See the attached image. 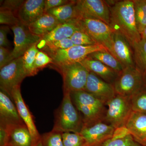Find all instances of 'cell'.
Returning <instances> with one entry per match:
<instances>
[{"label":"cell","instance_id":"ba28073f","mask_svg":"<svg viewBox=\"0 0 146 146\" xmlns=\"http://www.w3.org/2000/svg\"><path fill=\"white\" fill-rule=\"evenodd\" d=\"M75 11L76 19H97L110 24V9L105 1L77 0Z\"/></svg>","mask_w":146,"mask_h":146},{"label":"cell","instance_id":"ee69618b","mask_svg":"<svg viewBox=\"0 0 146 146\" xmlns=\"http://www.w3.org/2000/svg\"><path fill=\"white\" fill-rule=\"evenodd\" d=\"M143 146H146V143L145 144V145H143Z\"/></svg>","mask_w":146,"mask_h":146},{"label":"cell","instance_id":"277c9868","mask_svg":"<svg viewBox=\"0 0 146 146\" xmlns=\"http://www.w3.org/2000/svg\"><path fill=\"white\" fill-rule=\"evenodd\" d=\"M106 106L108 109L103 122L116 129L125 127L133 112L131 98L116 94Z\"/></svg>","mask_w":146,"mask_h":146},{"label":"cell","instance_id":"603a6c76","mask_svg":"<svg viewBox=\"0 0 146 146\" xmlns=\"http://www.w3.org/2000/svg\"><path fill=\"white\" fill-rule=\"evenodd\" d=\"M76 1H71L65 5L52 9L46 13H49L56 18L60 23H63L73 19H76Z\"/></svg>","mask_w":146,"mask_h":146},{"label":"cell","instance_id":"836d02e7","mask_svg":"<svg viewBox=\"0 0 146 146\" xmlns=\"http://www.w3.org/2000/svg\"><path fill=\"white\" fill-rule=\"evenodd\" d=\"M16 14L11 11L0 9V24L12 27L21 23Z\"/></svg>","mask_w":146,"mask_h":146},{"label":"cell","instance_id":"7a4b0ae2","mask_svg":"<svg viewBox=\"0 0 146 146\" xmlns=\"http://www.w3.org/2000/svg\"><path fill=\"white\" fill-rule=\"evenodd\" d=\"M70 94L73 103L82 117L83 126L103 121L107 109L102 102L84 91Z\"/></svg>","mask_w":146,"mask_h":146},{"label":"cell","instance_id":"9c48e42d","mask_svg":"<svg viewBox=\"0 0 146 146\" xmlns=\"http://www.w3.org/2000/svg\"><path fill=\"white\" fill-rule=\"evenodd\" d=\"M27 75L24 68L23 56L11 61L1 68L0 88L11 96L13 88L21 86Z\"/></svg>","mask_w":146,"mask_h":146},{"label":"cell","instance_id":"ab89813d","mask_svg":"<svg viewBox=\"0 0 146 146\" xmlns=\"http://www.w3.org/2000/svg\"><path fill=\"white\" fill-rule=\"evenodd\" d=\"M9 27L7 26L1 27L0 28V47L6 48L8 46L9 43L7 38Z\"/></svg>","mask_w":146,"mask_h":146},{"label":"cell","instance_id":"f1b7e54d","mask_svg":"<svg viewBox=\"0 0 146 146\" xmlns=\"http://www.w3.org/2000/svg\"><path fill=\"white\" fill-rule=\"evenodd\" d=\"M63 132L53 129L41 136L43 146H64L63 141Z\"/></svg>","mask_w":146,"mask_h":146},{"label":"cell","instance_id":"b9f144b4","mask_svg":"<svg viewBox=\"0 0 146 146\" xmlns=\"http://www.w3.org/2000/svg\"><path fill=\"white\" fill-rule=\"evenodd\" d=\"M144 74V83H145V85L146 86V71L143 73Z\"/></svg>","mask_w":146,"mask_h":146},{"label":"cell","instance_id":"7bdbcfd3","mask_svg":"<svg viewBox=\"0 0 146 146\" xmlns=\"http://www.w3.org/2000/svg\"><path fill=\"white\" fill-rule=\"evenodd\" d=\"M35 146H43V145H42V140H41H41H40V141H39V142H38V143H37V144H36V145Z\"/></svg>","mask_w":146,"mask_h":146},{"label":"cell","instance_id":"5bb4252c","mask_svg":"<svg viewBox=\"0 0 146 146\" xmlns=\"http://www.w3.org/2000/svg\"><path fill=\"white\" fill-rule=\"evenodd\" d=\"M84 91L93 95L105 106L116 96L113 84L89 72Z\"/></svg>","mask_w":146,"mask_h":146},{"label":"cell","instance_id":"484cf974","mask_svg":"<svg viewBox=\"0 0 146 146\" xmlns=\"http://www.w3.org/2000/svg\"><path fill=\"white\" fill-rule=\"evenodd\" d=\"M136 26L140 34L146 27V0H133Z\"/></svg>","mask_w":146,"mask_h":146},{"label":"cell","instance_id":"4316f807","mask_svg":"<svg viewBox=\"0 0 146 146\" xmlns=\"http://www.w3.org/2000/svg\"><path fill=\"white\" fill-rule=\"evenodd\" d=\"M38 51L37 43L32 46L23 56L24 67L28 77L35 76L37 74L35 68V62Z\"/></svg>","mask_w":146,"mask_h":146},{"label":"cell","instance_id":"8992f818","mask_svg":"<svg viewBox=\"0 0 146 146\" xmlns=\"http://www.w3.org/2000/svg\"><path fill=\"white\" fill-rule=\"evenodd\" d=\"M107 50L100 45L74 46L66 49L49 53L56 67L76 63H80L89 54L95 52Z\"/></svg>","mask_w":146,"mask_h":146},{"label":"cell","instance_id":"d6a6232c","mask_svg":"<svg viewBox=\"0 0 146 146\" xmlns=\"http://www.w3.org/2000/svg\"><path fill=\"white\" fill-rule=\"evenodd\" d=\"M74 46V45L70 38L47 43L42 48H44L49 53L59 50L66 49Z\"/></svg>","mask_w":146,"mask_h":146},{"label":"cell","instance_id":"e0dca14e","mask_svg":"<svg viewBox=\"0 0 146 146\" xmlns=\"http://www.w3.org/2000/svg\"><path fill=\"white\" fill-rule=\"evenodd\" d=\"M45 0L24 1L16 16L21 23L28 27L45 13Z\"/></svg>","mask_w":146,"mask_h":146},{"label":"cell","instance_id":"7c38bea8","mask_svg":"<svg viewBox=\"0 0 146 146\" xmlns=\"http://www.w3.org/2000/svg\"><path fill=\"white\" fill-rule=\"evenodd\" d=\"M115 130L112 126L101 121L83 126L80 133L85 139L87 146H101L113 137Z\"/></svg>","mask_w":146,"mask_h":146},{"label":"cell","instance_id":"1f68e13d","mask_svg":"<svg viewBox=\"0 0 146 146\" xmlns=\"http://www.w3.org/2000/svg\"><path fill=\"white\" fill-rule=\"evenodd\" d=\"M70 39L75 46H87L98 44L89 35L82 30L76 31Z\"/></svg>","mask_w":146,"mask_h":146},{"label":"cell","instance_id":"5b68a950","mask_svg":"<svg viewBox=\"0 0 146 146\" xmlns=\"http://www.w3.org/2000/svg\"><path fill=\"white\" fill-rule=\"evenodd\" d=\"M116 94L131 97L145 86L144 74L136 66L123 69L113 84Z\"/></svg>","mask_w":146,"mask_h":146},{"label":"cell","instance_id":"d590c367","mask_svg":"<svg viewBox=\"0 0 146 146\" xmlns=\"http://www.w3.org/2000/svg\"><path fill=\"white\" fill-rule=\"evenodd\" d=\"M24 1L22 0H7L1 5V9H7L12 11L16 15L17 11Z\"/></svg>","mask_w":146,"mask_h":146},{"label":"cell","instance_id":"f35d334b","mask_svg":"<svg viewBox=\"0 0 146 146\" xmlns=\"http://www.w3.org/2000/svg\"><path fill=\"white\" fill-rule=\"evenodd\" d=\"M11 52L5 47H0V69L8 63Z\"/></svg>","mask_w":146,"mask_h":146},{"label":"cell","instance_id":"ac0fdd59","mask_svg":"<svg viewBox=\"0 0 146 146\" xmlns=\"http://www.w3.org/2000/svg\"><path fill=\"white\" fill-rule=\"evenodd\" d=\"M6 124L8 132L7 146H35L37 143L24 123Z\"/></svg>","mask_w":146,"mask_h":146},{"label":"cell","instance_id":"8fae6325","mask_svg":"<svg viewBox=\"0 0 146 146\" xmlns=\"http://www.w3.org/2000/svg\"><path fill=\"white\" fill-rule=\"evenodd\" d=\"M10 27L14 34V46L11 52L8 63L23 56L29 49L38 43L41 39L40 36L33 34L29 30L28 27L21 23Z\"/></svg>","mask_w":146,"mask_h":146},{"label":"cell","instance_id":"ffe728a7","mask_svg":"<svg viewBox=\"0 0 146 146\" xmlns=\"http://www.w3.org/2000/svg\"><path fill=\"white\" fill-rule=\"evenodd\" d=\"M125 127L136 142L142 146L146 143V114L133 111Z\"/></svg>","mask_w":146,"mask_h":146},{"label":"cell","instance_id":"44dd1931","mask_svg":"<svg viewBox=\"0 0 146 146\" xmlns=\"http://www.w3.org/2000/svg\"><path fill=\"white\" fill-rule=\"evenodd\" d=\"M86 70L108 83L113 84L119 74L98 60L88 56L80 62Z\"/></svg>","mask_w":146,"mask_h":146},{"label":"cell","instance_id":"52a82bcc","mask_svg":"<svg viewBox=\"0 0 146 146\" xmlns=\"http://www.w3.org/2000/svg\"><path fill=\"white\" fill-rule=\"evenodd\" d=\"M56 67L63 77V92L84 91L89 72L81 63Z\"/></svg>","mask_w":146,"mask_h":146},{"label":"cell","instance_id":"f546056e","mask_svg":"<svg viewBox=\"0 0 146 146\" xmlns=\"http://www.w3.org/2000/svg\"><path fill=\"white\" fill-rule=\"evenodd\" d=\"M101 146H143L136 142L130 134L121 138L112 137L105 142Z\"/></svg>","mask_w":146,"mask_h":146},{"label":"cell","instance_id":"9a60e30c","mask_svg":"<svg viewBox=\"0 0 146 146\" xmlns=\"http://www.w3.org/2000/svg\"><path fill=\"white\" fill-rule=\"evenodd\" d=\"M10 96L16 105L20 117L28 128L35 142L37 143L41 140V136L36 129L32 115L22 97L21 86L13 88Z\"/></svg>","mask_w":146,"mask_h":146},{"label":"cell","instance_id":"2e32d148","mask_svg":"<svg viewBox=\"0 0 146 146\" xmlns=\"http://www.w3.org/2000/svg\"><path fill=\"white\" fill-rule=\"evenodd\" d=\"M82 30L78 19L60 23L49 33L41 37L37 47L43 48L47 43L70 38L76 31Z\"/></svg>","mask_w":146,"mask_h":146},{"label":"cell","instance_id":"e575fe53","mask_svg":"<svg viewBox=\"0 0 146 146\" xmlns=\"http://www.w3.org/2000/svg\"><path fill=\"white\" fill-rule=\"evenodd\" d=\"M53 60L49 55L39 51L36 54L35 62V68L36 73L50 63H53Z\"/></svg>","mask_w":146,"mask_h":146},{"label":"cell","instance_id":"6da1fadb","mask_svg":"<svg viewBox=\"0 0 146 146\" xmlns=\"http://www.w3.org/2000/svg\"><path fill=\"white\" fill-rule=\"evenodd\" d=\"M109 7L110 26L113 30L122 34L132 48L142 39L136 26L133 0L117 1Z\"/></svg>","mask_w":146,"mask_h":146},{"label":"cell","instance_id":"d4e9b609","mask_svg":"<svg viewBox=\"0 0 146 146\" xmlns=\"http://www.w3.org/2000/svg\"><path fill=\"white\" fill-rule=\"evenodd\" d=\"M136 68L143 73L146 71V40L142 39L132 47Z\"/></svg>","mask_w":146,"mask_h":146},{"label":"cell","instance_id":"8d00e7d4","mask_svg":"<svg viewBox=\"0 0 146 146\" xmlns=\"http://www.w3.org/2000/svg\"><path fill=\"white\" fill-rule=\"evenodd\" d=\"M70 1L68 0H45V12L52 9L65 5Z\"/></svg>","mask_w":146,"mask_h":146},{"label":"cell","instance_id":"60d3db41","mask_svg":"<svg viewBox=\"0 0 146 146\" xmlns=\"http://www.w3.org/2000/svg\"><path fill=\"white\" fill-rule=\"evenodd\" d=\"M141 36L142 39H146V27L144 29L142 33H141Z\"/></svg>","mask_w":146,"mask_h":146},{"label":"cell","instance_id":"3957f363","mask_svg":"<svg viewBox=\"0 0 146 146\" xmlns=\"http://www.w3.org/2000/svg\"><path fill=\"white\" fill-rule=\"evenodd\" d=\"M83 125L82 117L73 103L70 92H63V100L56 114L53 129L63 133H80Z\"/></svg>","mask_w":146,"mask_h":146},{"label":"cell","instance_id":"30bf717a","mask_svg":"<svg viewBox=\"0 0 146 146\" xmlns=\"http://www.w3.org/2000/svg\"><path fill=\"white\" fill-rule=\"evenodd\" d=\"M82 29L89 35L98 44L104 47L109 52L112 45L114 30L109 25L95 19H78Z\"/></svg>","mask_w":146,"mask_h":146},{"label":"cell","instance_id":"4dcf8cb0","mask_svg":"<svg viewBox=\"0 0 146 146\" xmlns=\"http://www.w3.org/2000/svg\"><path fill=\"white\" fill-rule=\"evenodd\" d=\"M62 136L64 146H87L85 139L80 133L63 132Z\"/></svg>","mask_w":146,"mask_h":146},{"label":"cell","instance_id":"74e56055","mask_svg":"<svg viewBox=\"0 0 146 146\" xmlns=\"http://www.w3.org/2000/svg\"><path fill=\"white\" fill-rule=\"evenodd\" d=\"M8 132L6 123L0 122V146H7Z\"/></svg>","mask_w":146,"mask_h":146},{"label":"cell","instance_id":"7402d4cb","mask_svg":"<svg viewBox=\"0 0 146 146\" xmlns=\"http://www.w3.org/2000/svg\"><path fill=\"white\" fill-rule=\"evenodd\" d=\"M60 24L52 15L45 13L28 28L33 34L42 37L52 31Z\"/></svg>","mask_w":146,"mask_h":146},{"label":"cell","instance_id":"cb8c5ba5","mask_svg":"<svg viewBox=\"0 0 146 146\" xmlns=\"http://www.w3.org/2000/svg\"><path fill=\"white\" fill-rule=\"evenodd\" d=\"M88 56L109 67L119 74L123 70L122 65L117 59L107 50L95 52Z\"/></svg>","mask_w":146,"mask_h":146},{"label":"cell","instance_id":"83f0119b","mask_svg":"<svg viewBox=\"0 0 146 146\" xmlns=\"http://www.w3.org/2000/svg\"><path fill=\"white\" fill-rule=\"evenodd\" d=\"M131 98L133 111L146 114V86Z\"/></svg>","mask_w":146,"mask_h":146},{"label":"cell","instance_id":"4fadbf2b","mask_svg":"<svg viewBox=\"0 0 146 146\" xmlns=\"http://www.w3.org/2000/svg\"><path fill=\"white\" fill-rule=\"evenodd\" d=\"M109 52L117 59L124 69L136 66L133 48L127 39L119 32L113 31L112 47Z\"/></svg>","mask_w":146,"mask_h":146},{"label":"cell","instance_id":"d6986e66","mask_svg":"<svg viewBox=\"0 0 146 146\" xmlns=\"http://www.w3.org/2000/svg\"><path fill=\"white\" fill-rule=\"evenodd\" d=\"M7 92L0 90V122L7 124L24 123L19 115L15 103Z\"/></svg>","mask_w":146,"mask_h":146}]
</instances>
